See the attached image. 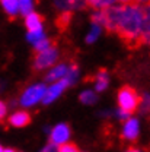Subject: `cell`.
<instances>
[{
  "instance_id": "ba28073f",
  "label": "cell",
  "mask_w": 150,
  "mask_h": 152,
  "mask_svg": "<svg viewBox=\"0 0 150 152\" xmlns=\"http://www.w3.org/2000/svg\"><path fill=\"white\" fill-rule=\"evenodd\" d=\"M122 136L128 140H136L137 136H138V123L137 120L134 118H128L124 124V129H122Z\"/></svg>"
},
{
  "instance_id": "9a60e30c",
  "label": "cell",
  "mask_w": 150,
  "mask_h": 152,
  "mask_svg": "<svg viewBox=\"0 0 150 152\" xmlns=\"http://www.w3.org/2000/svg\"><path fill=\"white\" fill-rule=\"evenodd\" d=\"M85 3L91 7H93L95 10H99V9H104V7H108L115 3V0H85Z\"/></svg>"
},
{
  "instance_id": "4316f807",
  "label": "cell",
  "mask_w": 150,
  "mask_h": 152,
  "mask_svg": "<svg viewBox=\"0 0 150 152\" xmlns=\"http://www.w3.org/2000/svg\"><path fill=\"white\" fill-rule=\"evenodd\" d=\"M0 152H3V148H1V146H0Z\"/></svg>"
},
{
  "instance_id": "ffe728a7",
  "label": "cell",
  "mask_w": 150,
  "mask_h": 152,
  "mask_svg": "<svg viewBox=\"0 0 150 152\" xmlns=\"http://www.w3.org/2000/svg\"><path fill=\"white\" fill-rule=\"evenodd\" d=\"M99 29H101V26L95 23L93 26H92V31H91V34L88 35V42H92V41H93L95 38H96L98 35H99Z\"/></svg>"
},
{
  "instance_id": "44dd1931",
  "label": "cell",
  "mask_w": 150,
  "mask_h": 152,
  "mask_svg": "<svg viewBox=\"0 0 150 152\" xmlns=\"http://www.w3.org/2000/svg\"><path fill=\"white\" fill-rule=\"evenodd\" d=\"M41 152H57V146L54 143H50V145H47Z\"/></svg>"
},
{
  "instance_id": "5b68a950",
  "label": "cell",
  "mask_w": 150,
  "mask_h": 152,
  "mask_svg": "<svg viewBox=\"0 0 150 152\" xmlns=\"http://www.w3.org/2000/svg\"><path fill=\"white\" fill-rule=\"evenodd\" d=\"M69 85H70V82H69L66 77H63V79H60V80H56L53 86H50L48 89H45V94H44V96H42V101H44L45 104L54 101L57 96L61 94Z\"/></svg>"
},
{
  "instance_id": "52a82bcc",
  "label": "cell",
  "mask_w": 150,
  "mask_h": 152,
  "mask_svg": "<svg viewBox=\"0 0 150 152\" xmlns=\"http://www.w3.org/2000/svg\"><path fill=\"white\" fill-rule=\"evenodd\" d=\"M54 4L60 12H73L85 7V0H54Z\"/></svg>"
},
{
  "instance_id": "2e32d148",
  "label": "cell",
  "mask_w": 150,
  "mask_h": 152,
  "mask_svg": "<svg viewBox=\"0 0 150 152\" xmlns=\"http://www.w3.org/2000/svg\"><path fill=\"white\" fill-rule=\"evenodd\" d=\"M70 16H72V13H70V12H61V16L58 18V20H57L58 28H61V29L67 28V26H69V23H70Z\"/></svg>"
},
{
  "instance_id": "277c9868",
  "label": "cell",
  "mask_w": 150,
  "mask_h": 152,
  "mask_svg": "<svg viewBox=\"0 0 150 152\" xmlns=\"http://www.w3.org/2000/svg\"><path fill=\"white\" fill-rule=\"evenodd\" d=\"M45 94V86L44 85H34L31 88H28L20 98V102L22 105L25 107H29V105H34L37 104L39 99H42V96Z\"/></svg>"
},
{
  "instance_id": "e0dca14e",
  "label": "cell",
  "mask_w": 150,
  "mask_h": 152,
  "mask_svg": "<svg viewBox=\"0 0 150 152\" xmlns=\"http://www.w3.org/2000/svg\"><path fill=\"white\" fill-rule=\"evenodd\" d=\"M19 1V10L23 15H28L29 12H32V0H18Z\"/></svg>"
},
{
  "instance_id": "7a4b0ae2",
  "label": "cell",
  "mask_w": 150,
  "mask_h": 152,
  "mask_svg": "<svg viewBox=\"0 0 150 152\" xmlns=\"http://www.w3.org/2000/svg\"><path fill=\"white\" fill-rule=\"evenodd\" d=\"M141 104V98L133 89L131 86H122L118 92V105H120V115L130 117Z\"/></svg>"
},
{
  "instance_id": "30bf717a",
  "label": "cell",
  "mask_w": 150,
  "mask_h": 152,
  "mask_svg": "<svg viewBox=\"0 0 150 152\" xmlns=\"http://www.w3.org/2000/svg\"><path fill=\"white\" fill-rule=\"evenodd\" d=\"M143 44L150 42V3L143 4Z\"/></svg>"
},
{
  "instance_id": "8992f818",
  "label": "cell",
  "mask_w": 150,
  "mask_h": 152,
  "mask_svg": "<svg viewBox=\"0 0 150 152\" xmlns=\"http://www.w3.org/2000/svg\"><path fill=\"white\" fill-rule=\"evenodd\" d=\"M69 136H70V129H69L67 124H57L51 130L50 142L54 143V145H61L69 139Z\"/></svg>"
},
{
  "instance_id": "5bb4252c",
  "label": "cell",
  "mask_w": 150,
  "mask_h": 152,
  "mask_svg": "<svg viewBox=\"0 0 150 152\" xmlns=\"http://www.w3.org/2000/svg\"><path fill=\"white\" fill-rule=\"evenodd\" d=\"M108 73L105 70H99L96 75V89L98 91H104L108 86Z\"/></svg>"
},
{
  "instance_id": "3957f363",
  "label": "cell",
  "mask_w": 150,
  "mask_h": 152,
  "mask_svg": "<svg viewBox=\"0 0 150 152\" xmlns=\"http://www.w3.org/2000/svg\"><path fill=\"white\" fill-rule=\"evenodd\" d=\"M58 57L57 48L54 45H48L44 50H39L37 53V56L34 57V69L37 70H42L51 64H54Z\"/></svg>"
},
{
  "instance_id": "d4e9b609",
  "label": "cell",
  "mask_w": 150,
  "mask_h": 152,
  "mask_svg": "<svg viewBox=\"0 0 150 152\" xmlns=\"http://www.w3.org/2000/svg\"><path fill=\"white\" fill-rule=\"evenodd\" d=\"M127 152H140V151H138V149H128Z\"/></svg>"
},
{
  "instance_id": "484cf974",
  "label": "cell",
  "mask_w": 150,
  "mask_h": 152,
  "mask_svg": "<svg viewBox=\"0 0 150 152\" xmlns=\"http://www.w3.org/2000/svg\"><path fill=\"white\" fill-rule=\"evenodd\" d=\"M141 1H144V3H150V0H140V3H141Z\"/></svg>"
},
{
  "instance_id": "ac0fdd59",
  "label": "cell",
  "mask_w": 150,
  "mask_h": 152,
  "mask_svg": "<svg viewBox=\"0 0 150 152\" xmlns=\"http://www.w3.org/2000/svg\"><path fill=\"white\" fill-rule=\"evenodd\" d=\"M80 101L85 102V104H93L96 101V95L92 91H85L83 94L80 95Z\"/></svg>"
},
{
  "instance_id": "8fae6325",
  "label": "cell",
  "mask_w": 150,
  "mask_h": 152,
  "mask_svg": "<svg viewBox=\"0 0 150 152\" xmlns=\"http://www.w3.org/2000/svg\"><path fill=\"white\" fill-rule=\"evenodd\" d=\"M26 28L29 32L42 31V18L35 12H29L26 15Z\"/></svg>"
},
{
  "instance_id": "d6986e66",
  "label": "cell",
  "mask_w": 150,
  "mask_h": 152,
  "mask_svg": "<svg viewBox=\"0 0 150 152\" xmlns=\"http://www.w3.org/2000/svg\"><path fill=\"white\" fill-rule=\"evenodd\" d=\"M57 152H82L75 143H61L58 145Z\"/></svg>"
},
{
  "instance_id": "7402d4cb",
  "label": "cell",
  "mask_w": 150,
  "mask_h": 152,
  "mask_svg": "<svg viewBox=\"0 0 150 152\" xmlns=\"http://www.w3.org/2000/svg\"><path fill=\"white\" fill-rule=\"evenodd\" d=\"M6 105H4V102H1L0 101V120H3V117L6 115Z\"/></svg>"
},
{
  "instance_id": "7c38bea8",
  "label": "cell",
  "mask_w": 150,
  "mask_h": 152,
  "mask_svg": "<svg viewBox=\"0 0 150 152\" xmlns=\"http://www.w3.org/2000/svg\"><path fill=\"white\" fill-rule=\"evenodd\" d=\"M69 69H70V66L58 64V66H56L54 69H51V70L48 72V75H47V80H50V82H56V80H60V79L66 77L67 73H69Z\"/></svg>"
},
{
  "instance_id": "cb8c5ba5",
  "label": "cell",
  "mask_w": 150,
  "mask_h": 152,
  "mask_svg": "<svg viewBox=\"0 0 150 152\" xmlns=\"http://www.w3.org/2000/svg\"><path fill=\"white\" fill-rule=\"evenodd\" d=\"M3 152H18V151H15V149H3Z\"/></svg>"
},
{
  "instance_id": "4fadbf2b",
  "label": "cell",
  "mask_w": 150,
  "mask_h": 152,
  "mask_svg": "<svg viewBox=\"0 0 150 152\" xmlns=\"http://www.w3.org/2000/svg\"><path fill=\"white\" fill-rule=\"evenodd\" d=\"M6 13L10 16V18H15L16 13L19 12V1L18 0H0Z\"/></svg>"
},
{
  "instance_id": "9c48e42d",
  "label": "cell",
  "mask_w": 150,
  "mask_h": 152,
  "mask_svg": "<svg viewBox=\"0 0 150 152\" xmlns=\"http://www.w3.org/2000/svg\"><path fill=\"white\" fill-rule=\"evenodd\" d=\"M9 123L12 126H15V127H25V126H28L31 123V115L26 111H16L15 114L10 115Z\"/></svg>"
},
{
  "instance_id": "6da1fadb",
  "label": "cell",
  "mask_w": 150,
  "mask_h": 152,
  "mask_svg": "<svg viewBox=\"0 0 150 152\" xmlns=\"http://www.w3.org/2000/svg\"><path fill=\"white\" fill-rule=\"evenodd\" d=\"M92 20L108 32L117 34L130 48L143 45V9L140 3L111 4L96 10Z\"/></svg>"
},
{
  "instance_id": "603a6c76",
  "label": "cell",
  "mask_w": 150,
  "mask_h": 152,
  "mask_svg": "<svg viewBox=\"0 0 150 152\" xmlns=\"http://www.w3.org/2000/svg\"><path fill=\"white\" fill-rule=\"evenodd\" d=\"M121 4H136V3H140V0H115Z\"/></svg>"
}]
</instances>
